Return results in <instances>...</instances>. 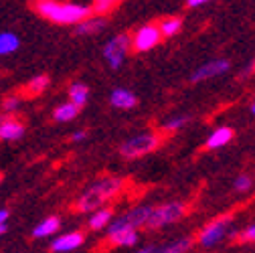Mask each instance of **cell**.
<instances>
[{
	"label": "cell",
	"mask_w": 255,
	"mask_h": 253,
	"mask_svg": "<svg viewBox=\"0 0 255 253\" xmlns=\"http://www.w3.org/2000/svg\"><path fill=\"white\" fill-rule=\"evenodd\" d=\"M114 8H116V2H112V0H98V2L89 4V10L91 12H98V14H108Z\"/></svg>",
	"instance_id": "obj_24"
},
{
	"label": "cell",
	"mask_w": 255,
	"mask_h": 253,
	"mask_svg": "<svg viewBox=\"0 0 255 253\" xmlns=\"http://www.w3.org/2000/svg\"><path fill=\"white\" fill-rule=\"evenodd\" d=\"M110 219H112L110 209H98V211H93V215L89 219V227L91 229H102V227L110 225Z\"/></svg>",
	"instance_id": "obj_16"
},
{
	"label": "cell",
	"mask_w": 255,
	"mask_h": 253,
	"mask_svg": "<svg viewBox=\"0 0 255 253\" xmlns=\"http://www.w3.org/2000/svg\"><path fill=\"white\" fill-rule=\"evenodd\" d=\"M229 69V61H223V59H219V61H211V63H207V65H203V67H199L195 73H193V81H203V79H209V77H217V75H221V73H225Z\"/></svg>",
	"instance_id": "obj_9"
},
{
	"label": "cell",
	"mask_w": 255,
	"mask_h": 253,
	"mask_svg": "<svg viewBox=\"0 0 255 253\" xmlns=\"http://www.w3.org/2000/svg\"><path fill=\"white\" fill-rule=\"evenodd\" d=\"M69 98H71L69 104H73L75 108H81L87 102V87L83 83H73L69 87Z\"/></svg>",
	"instance_id": "obj_17"
},
{
	"label": "cell",
	"mask_w": 255,
	"mask_h": 253,
	"mask_svg": "<svg viewBox=\"0 0 255 253\" xmlns=\"http://www.w3.org/2000/svg\"><path fill=\"white\" fill-rule=\"evenodd\" d=\"M6 219H8V211L2 209V211H0V225H4V223H6Z\"/></svg>",
	"instance_id": "obj_30"
},
{
	"label": "cell",
	"mask_w": 255,
	"mask_h": 253,
	"mask_svg": "<svg viewBox=\"0 0 255 253\" xmlns=\"http://www.w3.org/2000/svg\"><path fill=\"white\" fill-rule=\"evenodd\" d=\"M6 233V223L4 225H0V235H4Z\"/></svg>",
	"instance_id": "obj_33"
},
{
	"label": "cell",
	"mask_w": 255,
	"mask_h": 253,
	"mask_svg": "<svg viewBox=\"0 0 255 253\" xmlns=\"http://www.w3.org/2000/svg\"><path fill=\"white\" fill-rule=\"evenodd\" d=\"M81 243H83V235L79 231L65 233V235H61L59 239L53 241V251H71V249L79 247Z\"/></svg>",
	"instance_id": "obj_10"
},
{
	"label": "cell",
	"mask_w": 255,
	"mask_h": 253,
	"mask_svg": "<svg viewBox=\"0 0 255 253\" xmlns=\"http://www.w3.org/2000/svg\"><path fill=\"white\" fill-rule=\"evenodd\" d=\"M49 85V77L47 75H37L33 77V81H28L26 85V96H39V93H43Z\"/></svg>",
	"instance_id": "obj_20"
},
{
	"label": "cell",
	"mask_w": 255,
	"mask_h": 253,
	"mask_svg": "<svg viewBox=\"0 0 255 253\" xmlns=\"http://www.w3.org/2000/svg\"><path fill=\"white\" fill-rule=\"evenodd\" d=\"M231 138H233V130H231V128H217V130L209 136V140H207V148H211V150L221 148V146L229 144Z\"/></svg>",
	"instance_id": "obj_13"
},
{
	"label": "cell",
	"mask_w": 255,
	"mask_h": 253,
	"mask_svg": "<svg viewBox=\"0 0 255 253\" xmlns=\"http://www.w3.org/2000/svg\"><path fill=\"white\" fill-rule=\"evenodd\" d=\"M180 26H182V20L176 18V16H170V18H164L160 22L158 30H160V37H172L180 30Z\"/></svg>",
	"instance_id": "obj_18"
},
{
	"label": "cell",
	"mask_w": 255,
	"mask_h": 253,
	"mask_svg": "<svg viewBox=\"0 0 255 253\" xmlns=\"http://www.w3.org/2000/svg\"><path fill=\"white\" fill-rule=\"evenodd\" d=\"M35 8L41 16L57 22V24H79L89 18L91 10L85 4H71V2H55V0H39Z\"/></svg>",
	"instance_id": "obj_1"
},
{
	"label": "cell",
	"mask_w": 255,
	"mask_h": 253,
	"mask_svg": "<svg viewBox=\"0 0 255 253\" xmlns=\"http://www.w3.org/2000/svg\"><path fill=\"white\" fill-rule=\"evenodd\" d=\"M18 49V37L12 33H0V55H8Z\"/></svg>",
	"instance_id": "obj_19"
},
{
	"label": "cell",
	"mask_w": 255,
	"mask_h": 253,
	"mask_svg": "<svg viewBox=\"0 0 255 253\" xmlns=\"http://www.w3.org/2000/svg\"><path fill=\"white\" fill-rule=\"evenodd\" d=\"M184 215V205L182 203H166L160 207H152V213L146 221L148 227H164L168 223H174Z\"/></svg>",
	"instance_id": "obj_4"
},
{
	"label": "cell",
	"mask_w": 255,
	"mask_h": 253,
	"mask_svg": "<svg viewBox=\"0 0 255 253\" xmlns=\"http://www.w3.org/2000/svg\"><path fill=\"white\" fill-rule=\"evenodd\" d=\"M158 146V136L154 134H140L136 138H130L128 142L122 144L120 152L124 158H140L148 152H152Z\"/></svg>",
	"instance_id": "obj_5"
},
{
	"label": "cell",
	"mask_w": 255,
	"mask_h": 253,
	"mask_svg": "<svg viewBox=\"0 0 255 253\" xmlns=\"http://www.w3.org/2000/svg\"><path fill=\"white\" fill-rule=\"evenodd\" d=\"M110 241L116 245H122V247H130L138 241V233L136 231H122V233L110 235Z\"/></svg>",
	"instance_id": "obj_21"
},
{
	"label": "cell",
	"mask_w": 255,
	"mask_h": 253,
	"mask_svg": "<svg viewBox=\"0 0 255 253\" xmlns=\"http://www.w3.org/2000/svg\"><path fill=\"white\" fill-rule=\"evenodd\" d=\"M18 104H20V98H16V96H10V98H6V100H4L2 108H4L6 112H14V110L18 108Z\"/></svg>",
	"instance_id": "obj_27"
},
{
	"label": "cell",
	"mask_w": 255,
	"mask_h": 253,
	"mask_svg": "<svg viewBox=\"0 0 255 253\" xmlns=\"http://www.w3.org/2000/svg\"><path fill=\"white\" fill-rule=\"evenodd\" d=\"M24 134V126L18 120H4L0 124V140H18Z\"/></svg>",
	"instance_id": "obj_11"
},
{
	"label": "cell",
	"mask_w": 255,
	"mask_h": 253,
	"mask_svg": "<svg viewBox=\"0 0 255 253\" xmlns=\"http://www.w3.org/2000/svg\"><path fill=\"white\" fill-rule=\"evenodd\" d=\"M184 124H186V116H180V118L168 120V122L164 124V128H166V130H178V128H182Z\"/></svg>",
	"instance_id": "obj_26"
},
{
	"label": "cell",
	"mask_w": 255,
	"mask_h": 253,
	"mask_svg": "<svg viewBox=\"0 0 255 253\" xmlns=\"http://www.w3.org/2000/svg\"><path fill=\"white\" fill-rule=\"evenodd\" d=\"M150 213H152V207H138V209H132L130 213L118 217L108 227V237L122 233V231H136L138 227H144Z\"/></svg>",
	"instance_id": "obj_3"
},
{
	"label": "cell",
	"mask_w": 255,
	"mask_h": 253,
	"mask_svg": "<svg viewBox=\"0 0 255 253\" xmlns=\"http://www.w3.org/2000/svg\"><path fill=\"white\" fill-rule=\"evenodd\" d=\"M57 229H59V219L57 217H47L45 221H41V223L33 229V235L35 237H47V235H53Z\"/></svg>",
	"instance_id": "obj_15"
},
{
	"label": "cell",
	"mask_w": 255,
	"mask_h": 253,
	"mask_svg": "<svg viewBox=\"0 0 255 253\" xmlns=\"http://www.w3.org/2000/svg\"><path fill=\"white\" fill-rule=\"evenodd\" d=\"M110 102H112V106H116L120 110H130L136 106V96L128 89H114L110 96Z\"/></svg>",
	"instance_id": "obj_12"
},
{
	"label": "cell",
	"mask_w": 255,
	"mask_h": 253,
	"mask_svg": "<svg viewBox=\"0 0 255 253\" xmlns=\"http://www.w3.org/2000/svg\"><path fill=\"white\" fill-rule=\"evenodd\" d=\"M239 237H241V241H253V237H255V227H253V225H249V227H247Z\"/></svg>",
	"instance_id": "obj_28"
},
{
	"label": "cell",
	"mask_w": 255,
	"mask_h": 253,
	"mask_svg": "<svg viewBox=\"0 0 255 253\" xmlns=\"http://www.w3.org/2000/svg\"><path fill=\"white\" fill-rule=\"evenodd\" d=\"M190 245H193V241H190V239L186 237V239H178V241H174V243L166 245V247H164V249H160V251H154V253H184V251H188V249H190Z\"/></svg>",
	"instance_id": "obj_23"
},
{
	"label": "cell",
	"mask_w": 255,
	"mask_h": 253,
	"mask_svg": "<svg viewBox=\"0 0 255 253\" xmlns=\"http://www.w3.org/2000/svg\"><path fill=\"white\" fill-rule=\"evenodd\" d=\"M138 253H154V247H144V249H140Z\"/></svg>",
	"instance_id": "obj_32"
},
{
	"label": "cell",
	"mask_w": 255,
	"mask_h": 253,
	"mask_svg": "<svg viewBox=\"0 0 255 253\" xmlns=\"http://www.w3.org/2000/svg\"><path fill=\"white\" fill-rule=\"evenodd\" d=\"M4 120H6V118H4V116H0V124H2V122H4Z\"/></svg>",
	"instance_id": "obj_34"
},
{
	"label": "cell",
	"mask_w": 255,
	"mask_h": 253,
	"mask_svg": "<svg viewBox=\"0 0 255 253\" xmlns=\"http://www.w3.org/2000/svg\"><path fill=\"white\" fill-rule=\"evenodd\" d=\"M231 225V217H221L217 221H213L211 225H207L203 231H201V237H199V243L205 245V247H211L215 245L217 241L223 239V235H225V231L229 229Z\"/></svg>",
	"instance_id": "obj_7"
},
{
	"label": "cell",
	"mask_w": 255,
	"mask_h": 253,
	"mask_svg": "<svg viewBox=\"0 0 255 253\" xmlns=\"http://www.w3.org/2000/svg\"><path fill=\"white\" fill-rule=\"evenodd\" d=\"M160 30H158V26H154V24H146V26H142L138 33H136V37H134V49L136 51H140V53H144V51H150V49H154L158 43H160Z\"/></svg>",
	"instance_id": "obj_8"
},
{
	"label": "cell",
	"mask_w": 255,
	"mask_h": 253,
	"mask_svg": "<svg viewBox=\"0 0 255 253\" xmlns=\"http://www.w3.org/2000/svg\"><path fill=\"white\" fill-rule=\"evenodd\" d=\"M106 26V18H85L83 22L77 24V33L79 35H93V33H98V30H102Z\"/></svg>",
	"instance_id": "obj_14"
},
{
	"label": "cell",
	"mask_w": 255,
	"mask_h": 253,
	"mask_svg": "<svg viewBox=\"0 0 255 253\" xmlns=\"http://www.w3.org/2000/svg\"><path fill=\"white\" fill-rule=\"evenodd\" d=\"M120 188H122V178H116V176L102 178L100 182L91 184L87 191L79 197L77 209L79 211H98L108 199H112L114 195H118Z\"/></svg>",
	"instance_id": "obj_2"
},
{
	"label": "cell",
	"mask_w": 255,
	"mask_h": 253,
	"mask_svg": "<svg viewBox=\"0 0 255 253\" xmlns=\"http://www.w3.org/2000/svg\"><path fill=\"white\" fill-rule=\"evenodd\" d=\"M85 136H87V134H85V132H75V134H73V136H71V140H73V142H79V140H83V138H85Z\"/></svg>",
	"instance_id": "obj_31"
},
{
	"label": "cell",
	"mask_w": 255,
	"mask_h": 253,
	"mask_svg": "<svg viewBox=\"0 0 255 253\" xmlns=\"http://www.w3.org/2000/svg\"><path fill=\"white\" fill-rule=\"evenodd\" d=\"M77 112H79V108H75L73 104H63V106H59L55 110L53 116H55L57 122H69V120H73L77 116Z\"/></svg>",
	"instance_id": "obj_22"
},
{
	"label": "cell",
	"mask_w": 255,
	"mask_h": 253,
	"mask_svg": "<svg viewBox=\"0 0 255 253\" xmlns=\"http://www.w3.org/2000/svg\"><path fill=\"white\" fill-rule=\"evenodd\" d=\"M249 188H251V178H249L247 174L237 176V180H235V191L245 193V191H249Z\"/></svg>",
	"instance_id": "obj_25"
},
{
	"label": "cell",
	"mask_w": 255,
	"mask_h": 253,
	"mask_svg": "<svg viewBox=\"0 0 255 253\" xmlns=\"http://www.w3.org/2000/svg\"><path fill=\"white\" fill-rule=\"evenodd\" d=\"M0 180H2V176H0Z\"/></svg>",
	"instance_id": "obj_35"
},
{
	"label": "cell",
	"mask_w": 255,
	"mask_h": 253,
	"mask_svg": "<svg viewBox=\"0 0 255 253\" xmlns=\"http://www.w3.org/2000/svg\"><path fill=\"white\" fill-rule=\"evenodd\" d=\"M203 4H205V0H188L186 2L188 8H197V6H203Z\"/></svg>",
	"instance_id": "obj_29"
},
{
	"label": "cell",
	"mask_w": 255,
	"mask_h": 253,
	"mask_svg": "<svg viewBox=\"0 0 255 253\" xmlns=\"http://www.w3.org/2000/svg\"><path fill=\"white\" fill-rule=\"evenodd\" d=\"M128 51H130V37L128 35H118L104 47V57L108 59L112 69H118L124 63Z\"/></svg>",
	"instance_id": "obj_6"
}]
</instances>
